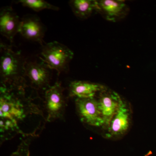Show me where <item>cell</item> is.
<instances>
[{
  "label": "cell",
  "mask_w": 156,
  "mask_h": 156,
  "mask_svg": "<svg viewBox=\"0 0 156 156\" xmlns=\"http://www.w3.org/2000/svg\"><path fill=\"white\" fill-rule=\"evenodd\" d=\"M0 75L2 87L9 88H26V60L19 51L9 45L1 44Z\"/></svg>",
  "instance_id": "obj_1"
},
{
  "label": "cell",
  "mask_w": 156,
  "mask_h": 156,
  "mask_svg": "<svg viewBox=\"0 0 156 156\" xmlns=\"http://www.w3.org/2000/svg\"><path fill=\"white\" fill-rule=\"evenodd\" d=\"M25 88H8L1 86V119L10 120L17 126L26 116L20 95Z\"/></svg>",
  "instance_id": "obj_2"
},
{
  "label": "cell",
  "mask_w": 156,
  "mask_h": 156,
  "mask_svg": "<svg viewBox=\"0 0 156 156\" xmlns=\"http://www.w3.org/2000/svg\"><path fill=\"white\" fill-rule=\"evenodd\" d=\"M41 55V59L50 69L60 73L68 69L74 53L65 45L54 41L43 44Z\"/></svg>",
  "instance_id": "obj_3"
},
{
  "label": "cell",
  "mask_w": 156,
  "mask_h": 156,
  "mask_svg": "<svg viewBox=\"0 0 156 156\" xmlns=\"http://www.w3.org/2000/svg\"><path fill=\"white\" fill-rule=\"evenodd\" d=\"M63 90L61 83L58 82L46 90L44 105L48 113V121L61 119L63 117L66 106Z\"/></svg>",
  "instance_id": "obj_4"
},
{
  "label": "cell",
  "mask_w": 156,
  "mask_h": 156,
  "mask_svg": "<svg viewBox=\"0 0 156 156\" xmlns=\"http://www.w3.org/2000/svg\"><path fill=\"white\" fill-rule=\"evenodd\" d=\"M132 119L131 107L125 100L105 131V137L107 139H117L125 136L131 128Z\"/></svg>",
  "instance_id": "obj_5"
},
{
  "label": "cell",
  "mask_w": 156,
  "mask_h": 156,
  "mask_svg": "<svg viewBox=\"0 0 156 156\" xmlns=\"http://www.w3.org/2000/svg\"><path fill=\"white\" fill-rule=\"evenodd\" d=\"M97 99L103 121L102 128L106 131L125 99L117 92L108 88L99 93Z\"/></svg>",
  "instance_id": "obj_6"
},
{
  "label": "cell",
  "mask_w": 156,
  "mask_h": 156,
  "mask_svg": "<svg viewBox=\"0 0 156 156\" xmlns=\"http://www.w3.org/2000/svg\"><path fill=\"white\" fill-rule=\"evenodd\" d=\"M76 109L83 123L88 126L102 128L103 121L97 98H76Z\"/></svg>",
  "instance_id": "obj_7"
},
{
  "label": "cell",
  "mask_w": 156,
  "mask_h": 156,
  "mask_svg": "<svg viewBox=\"0 0 156 156\" xmlns=\"http://www.w3.org/2000/svg\"><path fill=\"white\" fill-rule=\"evenodd\" d=\"M49 67L43 61L27 62L25 76L29 80L30 86L36 90L48 89L50 86Z\"/></svg>",
  "instance_id": "obj_8"
},
{
  "label": "cell",
  "mask_w": 156,
  "mask_h": 156,
  "mask_svg": "<svg viewBox=\"0 0 156 156\" xmlns=\"http://www.w3.org/2000/svg\"><path fill=\"white\" fill-rule=\"evenodd\" d=\"M97 2L98 12L111 22H118L124 19L129 12V7L124 1L100 0Z\"/></svg>",
  "instance_id": "obj_9"
},
{
  "label": "cell",
  "mask_w": 156,
  "mask_h": 156,
  "mask_svg": "<svg viewBox=\"0 0 156 156\" xmlns=\"http://www.w3.org/2000/svg\"><path fill=\"white\" fill-rule=\"evenodd\" d=\"M21 20L12 8L9 6L1 9L0 13V33L13 43L14 37L19 33Z\"/></svg>",
  "instance_id": "obj_10"
},
{
  "label": "cell",
  "mask_w": 156,
  "mask_h": 156,
  "mask_svg": "<svg viewBox=\"0 0 156 156\" xmlns=\"http://www.w3.org/2000/svg\"><path fill=\"white\" fill-rule=\"evenodd\" d=\"M19 33L23 37L43 46L45 29L41 20L35 16H27L21 20Z\"/></svg>",
  "instance_id": "obj_11"
},
{
  "label": "cell",
  "mask_w": 156,
  "mask_h": 156,
  "mask_svg": "<svg viewBox=\"0 0 156 156\" xmlns=\"http://www.w3.org/2000/svg\"><path fill=\"white\" fill-rule=\"evenodd\" d=\"M102 84L84 81H74L71 82L69 88V97L76 98H90L95 97L97 93H100L107 89Z\"/></svg>",
  "instance_id": "obj_12"
},
{
  "label": "cell",
  "mask_w": 156,
  "mask_h": 156,
  "mask_svg": "<svg viewBox=\"0 0 156 156\" xmlns=\"http://www.w3.org/2000/svg\"><path fill=\"white\" fill-rule=\"evenodd\" d=\"M69 4L74 14L80 19H87L94 12H98L97 1L72 0L69 1Z\"/></svg>",
  "instance_id": "obj_13"
},
{
  "label": "cell",
  "mask_w": 156,
  "mask_h": 156,
  "mask_svg": "<svg viewBox=\"0 0 156 156\" xmlns=\"http://www.w3.org/2000/svg\"><path fill=\"white\" fill-rule=\"evenodd\" d=\"M18 2L24 7L30 8L36 11H42L44 9L58 11L59 9L58 7L44 0H20L18 1Z\"/></svg>",
  "instance_id": "obj_14"
}]
</instances>
